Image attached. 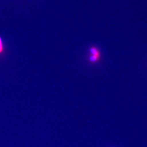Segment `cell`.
Instances as JSON below:
<instances>
[{
	"mask_svg": "<svg viewBox=\"0 0 147 147\" xmlns=\"http://www.w3.org/2000/svg\"><path fill=\"white\" fill-rule=\"evenodd\" d=\"M90 51H91V53H92L94 55L98 56V50L95 49V48H92L91 50H90Z\"/></svg>",
	"mask_w": 147,
	"mask_h": 147,
	"instance_id": "6da1fadb",
	"label": "cell"
},
{
	"mask_svg": "<svg viewBox=\"0 0 147 147\" xmlns=\"http://www.w3.org/2000/svg\"><path fill=\"white\" fill-rule=\"evenodd\" d=\"M98 58V56L94 55H93V56H91V57H90V60L91 61H94L97 60Z\"/></svg>",
	"mask_w": 147,
	"mask_h": 147,
	"instance_id": "7a4b0ae2",
	"label": "cell"
},
{
	"mask_svg": "<svg viewBox=\"0 0 147 147\" xmlns=\"http://www.w3.org/2000/svg\"><path fill=\"white\" fill-rule=\"evenodd\" d=\"M3 49V43H2L1 39V38H0V53L2 51Z\"/></svg>",
	"mask_w": 147,
	"mask_h": 147,
	"instance_id": "3957f363",
	"label": "cell"
}]
</instances>
